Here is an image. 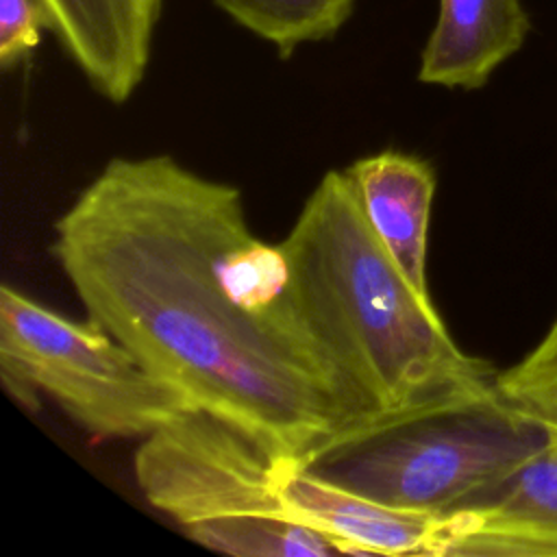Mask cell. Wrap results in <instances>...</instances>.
Masks as SVG:
<instances>
[{
  "label": "cell",
  "instance_id": "5",
  "mask_svg": "<svg viewBox=\"0 0 557 557\" xmlns=\"http://www.w3.org/2000/svg\"><path fill=\"white\" fill-rule=\"evenodd\" d=\"M281 461L237 424L191 407L139 442L135 479L146 500L191 527L252 513H287Z\"/></svg>",
  "mask_w": 557,
  "mask_h": 557
},
{
  "label": "cell",
  "instance_id": "9",
  "mask_svg": "<svg viewBox=\"0 0 557 557\" xmlns=\"http://www.w3.org/2000/svg\"><path fill=\"white\" fill-rule=\"evenodd\" d=\"M531 30L522 0H440L422 48L418 81L448 89H481L513 57Z\"/></svg>",
  "mask_w": 557,
  "mask_h": 557
},
{
  "label": "cell",
  "instance_id": "1",
  "mask_svg": "<svg viewBox=\"0 0 557 557\" xmlns=\"http://www.w3.org/2000/svg\"><path fill=\"white\" fill-rule=\"evenodd\" d=\"M50 250L87 318L278 459L300 466L352 424L283 248L252 233L239 187L170 154L113 157Z\"/></svg>",
  "mask_w": 557,
  "mask_h": 557
},
{
  "label": "cell",
  "instance_id": "3",
  "mask_svg": "<svg viewBox=\"0 0 557 557\" xmlns=\"http://www.w3.org/2000/svg\"><path fill=\"white\" fill-rule=\"evenodd\" d=\"M548 437L494 389L344 429L300 468L379 503L444 516L513 474Z\"/></svg>",
  "mask_w": 557,
  "mask_h": 557
},
{
  "label": "cell",
  "instance_id": "2",
  "mask_svg": "<svg viewBox=\"0 0 557 557\" xmlns=\"http://www.w3.org/2000/svg\"><path fill=\"white\" fill-rule=\"evenodd\" d=\"M278 244L350 407L348 429L496 389L492 363L459 348L376 237L346 170L320 178Z\"/></svg>",
  "mask_w": 557,
  "mask_h": 557
},
{
  "label": "cell",
  "instance_id": "14",
  "mask_svg": "<svg viewBox=\"0 0 557 557\" xmlns=\"http://www.w3.org/2000/svg\"><path fill=\"white\" fill-rule=\"evenodd\" d=\"M46 17L39 0H0V65L11 70L39 46Z\"/></svg>",
  "mask_w": 557,
  "mask_h": 557
},
{
  "label": "cell",
  "instance_id": "13",
  "mask_svg": "<svg viewBox=\"0 0 557 557\" xmlns=\"http://www.w3.org/2000/svg\"><path fill=\"white\" fill-rule=\"evenodd\" d=\"M496 392L522 418L557 435V315L522 361L496 374Z\"/></svg>",
  "mask_w": 557,
  "mask_h": 557
},
{
  "label": "cell",
  "instance_id": "12",
  "mask_svg": "<svg viewBox=\"0 0 557 557\" xmlns=\"http://www.w3.org/2000/svg\"><path fill=\"white\" fill-rule=\"evenodd\" d=\"M468 507L518 518L557 537V435H550L548 444L513 474L479 492L459 509Z\"/></svg>",
  "mask_w": 557,
  "mask_h": 557
},
{
  "label": "cell",
  "instance_id": "6",
  "mask_svg": "<svg viewBox=\"0 0 557 557\" xmlns=\"http://www.w3.org/2000/svg\"><path fill=\"white\" fill-rule=\"evenodd\" d=\"M46 30L109 102L124 104L141 85L163 0H39Z\"/></svg>",
  "mask_w": 557,
  "mask_h": 557
},
{
  "label": "cell",
  "instance_id": "11",
  "mask_svg": "<svg viewBox=\"0 0 557 557\" xmlns=\"http://www.w3.org/2000/svg\"><path fill=\"white\" fill-rule=\"evenodd\" d=\"M242 28L289 59L300 46L333 39L355 11V0H213Z\"/></svg>",
  "mask_w": 557,
  "mask_h": 557
},
{
  "label": "cell",
  "instance_id": "10",
  "mask_svg": "<svg viewBox=\"0 0 557 557\" xmlns=\"http://www.w3.org/2000/svg\"><path fill=\"white\" fill-rule=\"evenodd\" d=\"M187 535L200 546L235 557H331L342 544L289 513H252L191 524Z\"/></svg>",
  "mask_w": 557,
  "mask_h": 557
},
{
  "label": "cell",
  "instance_id": "7",
  "mask_svg": "<svg viewBox=\"0 0 557 557\" xmlns=\"http://www.w3.org/2000/svg\"><path fill=\"white\" fill-rule=\"evenodd\" d=\"M278 496L289 516L335 542L346 555H431L442 516L392 507L329 483L296 461H281Z\"/></svg>",
  "mask_w": 557,
  "mask_h": 557
},
{
  "label": "cell",
  "instance_id": "8",
  "mask_svg": "<svg viewBox=\"0 0 557 557\" xmlns=\"http://www.w3.org/2000/svg\"><path fill=\"white\" fill-rule=\"evenodd\" d=\"M359 205L392 259L411 285H426V235L435 196V170L416 154L381 150L346 168Z\"/></svg>",
  "mask_w": 557,
  "mask_h": 557
},
{
  "label": "cell",
  "instance_id": "4",
  "mask_svg": "<svg viewBox=\"0 0 557 557\" xmlns=\"http://www.w3.org/2000/svg\"><path fill=\"white\" fill-rule=\"evenodd\" d=\"M0 376L22 407L48 394L102 440H144L196 407L91 318L70 320L11 285L0 289Z\"/></svg>",
  "mask_w": 557,
  "mask_h": 557
}]
</instances>
